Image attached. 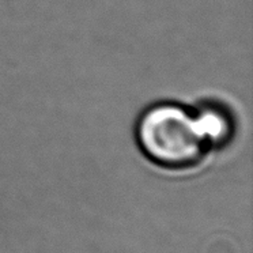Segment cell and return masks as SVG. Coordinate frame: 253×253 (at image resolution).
<instances>
[{
	"label": "cell",
	"instance_id": "cell-1",
	"mask_svg": "<svg viewBox=\"0 0 253 253\" xmlns=\"http://www.w3.org/2000/svg\"><path fill=\"white\" fill-rule=\"evenodd\" d=\"M135 139L144 157L166 170L193 169L210 151L193 110L171 101L143 110L135 126Z\"/></svg>",
	"mask_w": 253,
	"mask_h": 253
},
{
	"label": "cell",
	"instance_id": "cell-2",
	"mask_svg": "<svg viewBox=\"0 0 253 253\" xmlns=\"http://www.w3.org/2000/svg\"><path fill=\"white\" fill-rule=\"evenodd\" d=\"M193 113L210 150L223 149L230 143L236 132V121L227 108L220 104L209 102L199 106Z\"/></svg>",
	"mask_w": 253,
	"mask_h": 253
}]
</instances>
